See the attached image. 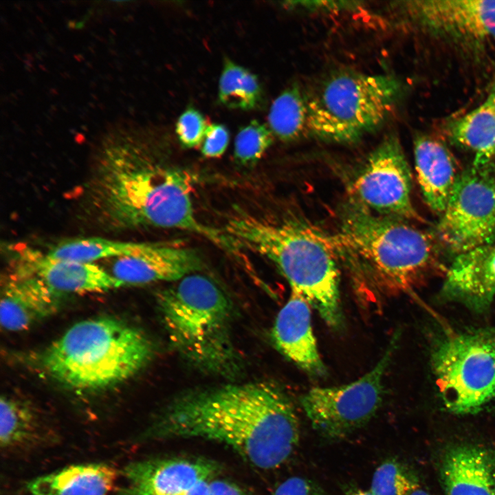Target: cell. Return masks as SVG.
<instances>
[{"label": "cell", "mask_w": 495, "mask_h": 495, "mask_svg": "<svg viewBox=\"0 0 495 495\" xmlns=\"http://www.w3.org/2000/svg\"><path fill=\"white\" fill-rule=\"evenodd\" d=\"M136 138L120 125L102 139L82 196L89 220L105 231L179 229L234 251L222 230L197 218L191 175L156 163Z\"/></svg>", "instance_id": "6da1fadb"}, {"label": "cell", "mask_w": 495, "mask_h": 495, "mask_svg": "<svg viewBox=\"0 0 495 495\" xmlns=\"http://www.w3.org/2000/svg\"><path fill=\"white\" fill-rule=\"evenodd\" d=\"M156 430L164 437L225 443L265 470L282 465L300 436L298 417L289 395L275 383L264 381L187 393L166 408Z\"/></svg>", "instance_id": "7a4b0ae2"}, {"label": "cell", "mask_w": 495, "mask_h": 495, "mask_svg": "<svg viewBox=\"0 0 495 495\" xmlns=\"http://www.w3.org/2000/svg\"><path fill=\"white\" fill-rule=\"evenodd\" d=\"M223 231L238 247L267 258L332 329L343 326L340 273L331 241L293 223L273 224L248 214L231 217Z\"/></svg>", "instance_id": "3957f363"}, {"label": "cell", "mask_w": 495, "mask_h": 495, "mask_svg": "<svg viewBox=\"0 0 495 495\" xmlns=\"http://www.w3.org/2000/svg\"><path fill=\"white\" fill-rule=\"evenodd\" d=\"M153 346L137 328L111 317L80 321L52 342L42 366L55 381L77 391L110 388L138 373Z\"/></svg>", "instance_id": "277c9868"}, {"label": "cell", "mask_w": 495, "mask_h": 495, "mask_svg": "<svg viewBox=\"0 0 495 495\" xmlns=\"http://www.w3.org/2000/svg\"><path fill=\"white\" fill-rule=\"evenodd\" d=\"M331 242L358 258L387 293L411 292L443 270L433 236L408 221L376 214L353 200L344 208L340 232Z\"/></svg>", "instance_id": "5b68a950"}, {"label": "cell", "mask_w": 495, "mask_h": 495, "mask_svg": "<svg viewBox=\"0 0 495 495\" xmlns=\"http://www.w3.org/2000/svg\"><path fill=\"white\" fill-rule=\"evenodd\" d=\"M157 304L170 343L189 362L214 374L236 373L233 307L214 280L197 272L187 275L160 291Z\"/></svg>", "instance_id": "8992f818"}, {"label": "cell", "mask_w": 495, "mask_h": 495, "mask_svg": "<svg viewBox=\"0 0 495 495\" xmlns=\"http://www.w3.org/2000/svg\"><path fill=\"white\" fill-rule=\"evenodd\" d=\"M404 85L390 74L333 72L305 91L308 133L352 143L381 126L396 108Z\"/></svg>", "instance_id": "52a82bcc"}, {"label": "cell", "mask_w": 495, "mask_h": 495, "mask_svg": "<svg viewBox=\"0 0 495 495\" xmlns=\"http://www.w3.org/2000/svg\"><path fill=\"white\" fill-rule=\"evenodd\" d=\"M431 362L448 410L474 413L495 401V327L445 336Z\"/></svg>", "instance_id": "ba28073f"}, {"label": "cell", "mask_w": 495, "mask_h": 495, "mask_svg": "<svg viewBox=\"0 0 495 495\" xmlns=\"http://www.w3.org/2000/svg\"><path fill=\"white\" fill-rule=\"evenodd\" d=\"M395 333L385 352L365 375L338 386L314 387L300 402L312 427L330 439L346 437L363 426L382 402L383 379L397 342Z\"/></svg>", "instance_id": "9c48e42d"}, {"label": "cell", "mask_w": 495, "mask_h": 495, "mask_svg": "<svg viewBox=\"0 0 495 495\" xmlns=\"http://www.w3.org/2000/svg\"><path fill=\"white\" fill-rule=\"evenodd\" d=\"M436 236L457 254L495 241L493 163L463 170L440 215Z\"/></svg>", "instance_id": "30bf717a"}, {"label": "cell", "mask_w": 495, "mask_h": 495, "mask_svg": "<svg viewBox=\"0 0 495 495\" xmlns=\"http://www.w3.org/2000/svg\"><path fill=\"white\" fill-rule=\"evenodd\" d=\"M412 177L399 138L384 137L353 182L356 201L376 214L426 223L413 206Z\"/></svg>", "instance_id": "8fae6325"}, {"label": "cell", "mask_w": 495, "mask_h": 495, "mask_svg": "<svg viewBox=\"0 0 495 495\" xmlns=\"http://www.w3.org/2000/svg\"><path fill=\"white\" fill-rule=\"evenodd\" d=\"M395 4L406 23L435 41L458 47L495 43V0H412Z\"/></svg>", "instance_id": "7c38bea8"}, {"label": "cell", "mask_w": 495, "mask_h": 495, "mask_svg": "<svg viewBox=\"0 0 495 495\" xmlns=\"http://www.w3.org/2000/svg\"><path fill=\"white\" fill-rule=\"evenodd\" d=\"M202 264L195 250L182 244L144 242L135 254L116 258L111 273L124 285L175 282L197 272Z\"/></svg>", "instance_id": "4fadbf2b"}, {"label": "cell", "mask_w": 495, "mask_h": 495, "mask_svg": "<svg viewBox=\"0 0 495 495\" xmlns=\"http://www.w3.org/2000/svg\"><path fill=\"white\" fill-rule=\"evenodd\" d=\"M15 270L14 274L35 276L60 295L105 292L124 286L111 272L94 263L56 259L30 249L21 252Z\"/></svg>", "instance_id": "5bb4252c"}, {"label": "cell", "mask_w": 495, "mask_h": 495, "mask_svg": "<svg viewBox=\"0 0 495 495\" xmlns=\"http://www.w3.org/2000/svg\"><path fill=\"white\" fill-rule=\"evenodd\" d=\"M217 472L214 463L207 460L168 458L132 463L125 473L129 495H184Z\"/></svg>", "instance_id": "9a60e30c"}, {"label": "cell", "mask_w": 495, "mask_h": 495, "mask_svg": "<svg viewBox=\"0 0 495 495\" xmlns=\"http://www.w3.org/2000/svg\"><path fill=\"white\" fill-rule=\"evenodd\" d=\"M441 293L477 311L487 308L495 298V241L457 254L446 270Z\"/></svg>", "instance_id": "2e32d148"}, {"label": "cell", "mask_w": 495, "mask_h": 495, "mask_svg": "<svg viewBox=\"0 0 495 495\" xmlns=\"http://www.w3.org/2000/svg\"><path fill=\"white\" fill-rule=\"evenodd\" d=\"M311 305L298 292L290 296L278 311L272 329L276 349L305 373L314 377L327 373L311 325Z\"/></svg>", "instance_id": "e0dca14e"}, {"label": "cell", "mask_w": 495, "mask_h": 495, "mask_svg": "<svg viewBox=\"0 0 495 495\" xmlns=\"http://www.w3.org/2000/svg\"><path fill=\"white\" fill-rule=\"evenodd\" d=\"M440 474L446 495H495V452L472 444L451 446Z\"/></svg>", "instance_id": "ac0fdd59"}, {"label": "cell", "mask_w": 495, "mask_h": 495, "mask_svg": "<svg viewBox=\"0 0 495 495\" xmlns=\"http://www.w3.org/2000/svg\"><path fill=\"white\" fill-rule=\"evenodd\" d=\"M413 150L417 179L424 199L432 212L441 215L462 171L446 146L430 135L417 134Z\"/></svg>", "instance_id": "d6986e66"}, {"label": "cell", "mask_w": 495, "mask_h": 495, "mask_svg": "<svg viewBox=\"0 0 495 495\" xmlns=\"http://www.w3.org/2000/svg\"><path fill=\"white\" fill-rule=\"evenodd\" d=\"M61 296L35 276L14 274L1 293V327L8 331L28 329L54 314Z\"/></svg>", "instance_id": "ffe728a7"}, {"label": "cell", "mask_w": 495, "mask_h": 495, "mask_svg": "<svg viewBox=\"0 0 495 495\" xmlns=\"http://www.w3.org/2000/svg\"><path fill=\"white\" fill-rule=\"evenodd\" d=\"M117 478L108 465H76L34 479L28 489L31 495H108Z\"/></svg>", "instance_id": "44dd1931"}, {"label": "cell", "mask_w": 495, "mask_h": 495, "mask_svg": "<svg viewBox=\"0 0 495 495\" xmlns=\"http://www.w3.org/2000/svg\"><path fill=\"white\" fill-rule=\"evenodd\" d=\"M448 139L474 154V165L492 164L495 158V110L484 101L446 126Z\"/></svg>", "instance_id": "7402d4cb"}, {"label": "cell", "mask_w": 495, "mask_h": 495, "mask_svg": "<svg viewBox=\"0 0 495 495\" xmlns=\"http://www.w3.org/2000/svg\"><path fill=\"white\" fill-rule=\"evenodd\" d=\"M267 121L273 135L284 142L296 140L308 133L305 94L298 84L287 87L275 98Z\"/></svg>", "instance_id": "603a6c76"}, {"label": "cell", "mask_w": 495, "mask_h": 495, "mask_svg": "<svg viewBox=\"0 0 495 495\" xmlns=\"http://www.w3.org/2000/svg\"><path fill=\"white\" fill-rule=\"evenodd\" d=\"M263 99L257 76L230 60H225L219 82V103L230 109L248 111L256 109Z\"/></svg>", "instance_id": "cb8c5ba5"}, {"label": "cell", "mask_w": 495, "mask_h": 495, "mask_svg": "<svg viewBox=\"0 0 495 495\" xmlns=\"http://www.w3.org/2000/svg\"><path fill=\"white\" fill-rule=\"evenodd\" d=\"M144 242H126L102 237H85L61 242L47 254L53 258L94 263L102 258L131 256L139 252Z\"/></svg>", "instance_id": "d4e9b609"}, {"label": "cell", "mask_w": 495, "mask_h": 495, "mask_svg": "<svg viewBox=\"0 0 495 495\" xmlns=\"http://www.w3.org/2000/svg\"><path fill=\"white\" fill-rule=\"evenodd\" d=\"M38 420L25 403L8 396L0 401V442L7 450L30 446L39 439Z\"/></svg>", "instance_id": "484cf974"}, {"label": "cell", "mask_w": 495, "mask_h": 495, "mask_svg": "<svg viewBox=\"0 0 495 495\" xmlns=\"http://www.w3.org/2000/svg\"><path fill=\"white\" fill-rule=\"evenodd\" d=\"M273 134L265 124L252 120L239 131L235 140L234 155L243 165L258 162L273 142Z\"/></svg>", "instance_id": "4316f807"}, {"label": "cell", "mask_w": 495, "mask_h": 495, "mask_svg": "<svg viewBox=\"0 0 495 495\" xmlns=\"http://www.w3.org/2000/svg\"><path fill=\"white\" fill-rule=\"evenodd\" d=\"M417 487L411 474L397 461L389 460L374 472L370 491L374 495H410Z\"/></svg>", "instance_id": "83f0119b"}, {"label": "cell", "mask_w": 495, "mask_h": 495, "mask_svg": "<svg viewBox=\"0 0 495 495\" xmlns=\"http://www.w3.org/2000/svg\"><path fill=\"white\" fill-rule=\"evenodd\" d=\"M208 126L203 115L196 109L189 107L179 117L176 134L186 148H194L202 144Z\"/></svg>", "instance_id": "f1b7e54d"}, {"label": "cell", "mask_w": 495, "mask_h": 495, "mask_svg": "<svg viewBox=\"0 0 495 495\" xmlns=\"http://www.w3.org/2000/svg\"><path fill=\"white\" fill-rule=\"evenodd\" d=\"M230 140L227 128L221 124L208 126L201 144V153L208 158L221 157L226 151Z\"/></svg>", "instance_id": "f546056e"}, {"label": "cell", "mask_w": 495, "mask_h": 495, "mask_svg": "<svg viewBox=\"0 0 495 495\" xmlns=\"http://www.w3.org/2000/svg\"><path fill=\"white\" fill-rule=\"evenodd\" d=\"M288 3L287 6L291 8L323 12L353 11L361 6V2L351 1H289Z\"/></svg>", "instance_id": "4dcf8cb0"}, {"label": "cell", "mask_w": 495, "mask_h": 495, "mask_svg": "<svg viewBox=\"0 0 495 495\" xmlns=\"http://www.w3.org/2000/svg\"><path fill=\"white\" fill-rule=\"evenodd\" d=\"M274 495H324V494L314 481L300 476H293L280 484Z\"/></svg>", "instance_id": "1f68e13d"}, {"label": "cell", "mask_w": 495, "mask_h": 495, "mask_svg": "<svg viewBox=\"0 0 495 495\" xmlns=\"http://www.w3.org/2000/svg\"><path fill=\"white\" fill-rule=\"evenodd\" d=\"M208 495H250L245 490L226 480L212 478L208 481Z\"/></svg>", "instance_id": "d6a6232c"}, {"label": "cell", "mask_w": 495, "mask_h": 495, "mask_svg": "<svg viewBox=\"0 0 495 495\" xmlns=\"http://www.w3.org/2000/svg\"><path fill=\"white\" fill-rule=\"evenodd\" d=\"M485 101L492 106L495 110V83L490 91V93Z\"/></svg>", "instance_id": "836d02e7"}, {"label": "cell", "mask_w": 495, "mask_h": 495, "mask_svg": "<svg viewBox=\"0 0 495 495\" xmlns=\"http://www.w3.org/2000/svg\"><path fill=\"white\" fill-rule=\"evenodd\" d=\"M410 495H431L430 493H428L427 491H426L424 489L420 488L419 487L415 489L413 492H412Z\"/></svg>", "instance_id": "e575fe53"}, {"label": "cell", "mask_w": 495, "mask_h": 495, "mask_svg": "<svg viewBox=\"0 0 495 495\" xmlns=\"http://www.w3.org/2000/svg\"><path fill=\"white\" fill-rule=\"evenodd\" d=\"M350 495H374L371 491H362V490H357L355 492H353Z\"/></svg>", "instance_id": "d590c367"}]
</instances>
